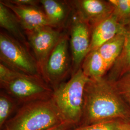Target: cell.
<instances>
[{
	"instance_id": "obj_17",
	"label": "cell",
	"mask_w": 130,
	"mask_h": 130,
	"mask_svg": "<svg viewBox=\"0 0 130 130\" xmlns=\"http://www.w3.org/2000/svg\"><path fill=\"white\" fill-rule=\"evenodd\" d=\"M114 7L113 14L119 23L130 28V0H109Z\"/></svg>"
},
{
	"instance_id": "obj_13",
	"label": "cell",
	"mask_w": 130,
	"mask_h": 130,
	"mask_svg": "<svg viewBox=\"0 0 130 130\" xmlns=\"http://www.w3.org/2000/svg\"><path fill=\"white\" fill-rule=\"evenodd\" d=\"M39 1L52 27H63L70 13V6L65 3L56 0Z\"/></svg>"
},
{
	"instance_id": "obj_8",
	"label": "cell",
	"mask_w": 130,
	"mask_h": 130,
	"mask_svg": "<svg viewBox=\"0 0 130 130\" xmlns=\"http://www.w3.org/2000/svg\"><path fill=\"white\" fill-rule=\"evenodd\" d=\"M91 33L88 25L75 14L70 28V40L73 73L80 68L84 58L90 51Z\"/></svg>"
},
{
	"instance_id": "obj_9",
	"label": "cell",
	"mask_w": 130,
	"mask_h": 130,
	"mask_svg": "<svg viewBox=\"0 0 130 130\" xmlns=\"http://www.w3.org/2000/svg\"><path fill=\"white\" fill-rule=\"evenodd\" d=\"M71 2L76 14L88 25L92 31L114 12L113 6L109 1L78 0Z\"/></svg>"
},
{
	"instance_id": "obj_19",
	"label": "cell",
	"mask_w": 130,
	"mask_h": 130,
	"mask_svg": "<svg viewBox=\"0 0 130 130\" xmlns=\"http://www.w3.org/2000/svg\"><path fill=\"white\" fill-rule=\"evenodd\" d=\"M121 98L130 110V72L113 82Z\"/></svg>"
},
{
	"instance_id": "obj_4",
	"label": "cell",
	"mask_w": 130,
	"mask_h": 130,
	"mask_svg": "<svg viewBox=\"0 0 130 130\" xmlns=\"http://www.w3.org/2000/svg\"><path fill=\"white\" fill-rule=\"evenodd\" d=\"M1 63L25 74L42 78L37 62L29 50L9 34L0 33Z\"/></svg>"
},
{
	"instance_id": "obj_6",
	"label": "cell",
	"mask_w": 130,
	"mask_h": 130,
	"mask_svg": "<svg viewBox=\"0 0 130 130\" xmlns=\"http://www.w3.org/2000/svg\"><path fill=\"white\" fill-rule=\"evenodd\" d=\"M69 40L62 35L47 61L42 78L53 90L65 79L70 69Z\"/></svg>"
},
{
	"instance_id": "obj_14",
	"label": "cell",
	"mask_w": 130,
	"mask_h": 130,
	"mask_svg": "<svg viewBox=\"0 0 130 130\" xmlns=\"http://www.w3.org/2000/svg\"><path fill=\"white\" fill-rule=\"evenodd\" d=\"M80 68L84 75L91 79L103 78L108 71L107 65L98 49L89 52L84 58Z\"/></svg>"
},
{
	"instance_id": "obj_15",
	"label": "cell",
	"mask_w": 130,
	"mask_h": 130,
	"mask_svg": "<svg viewBox=\"0 0 130 130\" xmlns=\"http://www.w3.org/2000/svg\"><path fill=\"white\" fill-rule=\"evenodd\" d=\"M125 33L117 35L98 49L108 71L121 55L125 42Z\"/></svg>"
},
{
	"instance_id": "obj_3",
	"label": "cell",
	"mask_w": 130,
	"mask_h": 130,
	"mask_svg": "<svg viewBox=\"0 0 130 130\" xmlns=\"http://www.w3.org/2000/svg\"><path fill=\"white\" fill-rule=\"evenodd\" d=\"M63 123L51 99L23 105L2 130H47Z\"/></svg>"
},
{
	"instance_id": "obj_22",
	"label": "cell",
	"mask_w": 130,
	"mask_h": 130,
	"mask_svg": "<svg viewBox=\"0 0 130 130\" xmlns=\"http://www.w3.org/2000/svg\"><path fill=\"white\" fill-rule=\"evenodd\" d=\"M120 130H130V119L118 121Z\"/></svg>"
},
{
	"instance_id": "obj_20",
	"label": "cell",
	"mask_w": 130,
	"mask_h": 130,
	"mask_svg": "<svg viewBox=\"0 0 130 130\" xmlns=\"http://www.w3.org/2000/svg\"><path fill=\"white\" fill-rule=\"evenodd\" d=\"M118 121H112L82 126L68 130H120Z\"/></svg>"
},
{
	"instance_id": "obj_18",
	"label": "cell",
	"mask_w": 130,
	"mask_h": 130,
	"mask_svg": "<svg viewBox=\"0 0 130 130\" xmlns=\"http://www.w3.org/2000/svg\"><path fill=\"white\" fill-rule=\"evenodd\" d=\"M17 106V101L9 94L5 92L0 93V128L4 127L6 122L9 120Z\"/></svg>"
},
{
	"instance_id": "obj_2",
	"label": "cell",
	"mask_w": 130,
	"mask_h": 130,
	"mask_svg": "<svg viewBox=\"0 0 130 130\" xmlns=\"http://www.w3.org/2000/svg\"><path fill=\"white\" fill-rule=\"evenodd\" d=\"M89 79L80 68L68 81L54 90L52 100L64 122L71 128L79 126L82 121L84 89Z\"/></svg>"
},
{
	"instance_id": "obj_16",
	"label": "cell",
	"mask_w": 130,
	"mask_h": 130,
	"mask_svg": "<svg viewBox=\"0 0 130 130\" xmlns=\"http://www.w3.org/2000/svg\"><path fill=\"white\" fill-rule=\"evenodd\" d=\"M109 71L107 77L113 82L130 72V28L125 33V42L121 55Z\"/></svg>"
},
{
	"instance_id": "obj_11",
	"label": "cell",
	"mask_w": 130,
	"mask_h": 130,
	"mask_svg": "<svg viewBox=\"0 0 130 130\" xmlns=\"http://www.w3.org/2000/svg\"><path fill=\"white\" fill-rule=\"evenodd\" d=\"M127 30V28L119 23L113 13L109 17L98 24L93 28L91 33L89 52L98 49L104 43L117 35L125 33Z\"/></svg>"
},
{
	"instance_id": "obj_5",
	"label": "cell",
	"mask_w": 130,
	"mask_h": 130,
	"mask_svg": "<svg viewBox=\"0 0 130 130\" xmlns=\"http://www.w3.org/2000/svg\"><path fill=\"white\" fill-rule=\"evenodd\" d=\"M1 88L19 104L51 99L54 90L41 77L21 73Z\"/></svg>"
},
{
	"instance_id": "obj_7",
	"label": "cell",
	"mask_w": 130,
	"mask_h": 130,
	"mask_svg": "<svg viewBox=\"0 0 130 130\" xmlns=\"http://www.w3.org/2000/svg\"><path fill=\"white\" fill-rule=\"evenodd\" d=\"M25 33L42 77L48 58L63 34L50 26Z\"/></svg>"
},
{
	"instance_id": "obj_23",
	"label": "cell",
	"mask_w": 130,
	"mask_h": 130,
	"mask_svg": "<svg viewBox=\"0 0 130 130\" xmlns=\"http://www.w3.org/2000/svg\"><path fill=\"white\" fill-rule=\"evenodd\" d=\"M70 129H72V128L70 125H68L67 123H63L47 130H68Z\"/></svg>"
},
{
	"instance_id": "obj_1",
	"label": "cell",
	"mask_w": 130,
	"mask_h": 130,
	"mask_svg": "<svg viewBox=\"0 0 130 130\" xmlns=\"http://www.w3.org/2000/svg\"><path fill=\"white\" fill-rule=\"evenodd\" d=\"M128 119L130 110L113 82L105 76L90 79L84 89L83 115L79 126Z\"/></svg>"
},
{
	"instance_id": "obj_10",
	"label": "cell",
	"mask_w": 130,
	"mask_h": 130,
	"mask_svg": "<svg viewBox=\"0 0 130 130\" xmlns=\"http://www.w3.org/2000/svg\"><path fill=\"white\" fill-rule=\"evenodd\" d=\"M1 2L16 15L25 32L43 27H51L46 14L39 7L17 6L12 4L8 1Z\"/></svg>"
},
{
	"instance_id": "obj_21",
	"label": "cell",
	"mask_w": 130,
	"mask_h": 130,
	"mask_svg": "<svg viewBox=\"0 0 130 130\" xmlns=\"http://www.w3.org/2000/svg\"><path fill=\"white\" fill-rule=\"evenodd\" d=\"M8 2L13 5L20 6H32L38 7L39 1L35 0H10Z\"/></svg>"
},
{
	"instance_id": "obj_12",
	"label": "cell",
	"mask_w": 130,
	"mask_h": 130,
	"mask_svg": "<svg viewBox=\"0 0 130 130\" xmlns=\"http://www.w3.org/2000/svg\"><path fill=\"white\" fill-rule=\"evenodd\" d=\"M0 26L28 49L26 33L14 13L0 2Z\"/></svg>"
}]
</instances>
